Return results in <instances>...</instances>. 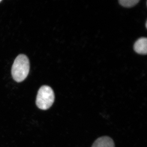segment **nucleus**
<instances>
[{
	"instance_id": "nucleus-3",
	"label": "nucleus",
	"mask_w": 147,
	"mask_h": 147,
	"mask_svg": "<svg viewBox=\"0 0 147 147\" xmlns=\"http://www.w3.org/2000/svg\"><path fill=\"white\" fill-rule=\"evenodd\" d=\"M134 51L140 55H146L147 53V38L142 37L137 40L134 45Z\"/></svg>"
},
{
	"instance_id": "nucleus-2",
	"label": "nucleus",
	"mask_w": 147,
	"mask_h": 147,
	"mask_svg": "<svg viewBox=\"0 0 147 147\" xmlns=\"http://www.w3.org/2000/svg\"><path fill=\"white\" fill-rule=\"evenodd\" d=\"M55 99V93L52 88L49 86H43L38 90L36 102L39 109L47 110L53 105Z\"/></svg>"
},
{
	"instance_id": "nucleus-1",
	"label": "nucleus",
	"mask_w": 147,
	"mask_h": 147,
	"mask_svg": "<svg viewBox=\"0 0 147 147\" xmlns=\"http://www.w3.org/2000/svg\"><path fill=\"white\" fill-rule=\"evenodd\" d=\"M30 68V61L27 56L23 54L18 55L11 68L13 79L17 82H23L28 75Z\"/></svg>"
},
{
	"instance_id": "nucleus-6",
	"label": "nucleus",
	"mask_w": 147,
	"mask_h": 147,
	"mask_svg": "<svg viewBox=\"0 0 147 147\" xmlns=\"http://www.w3.org/2000/svg\"><path fill=\"white\" fill-rule=\"evenodd\" d=\"M147 21H146V28H147Z\"/></svg>"
},
{
	"instance_id": "nucleus-7",
	"label": "nucleus",
	"mask_w": 147,
	"mask_h": 147,
	"mask_svg": "<svg viewBox=\"0 0 147 147\" xmlns=\"http://www.w3.org/2000/svg\"><path fill=\"white\" fill-rule=\"evenodd\" d=\"M2 1V0H0V2Z\"/></svg>"
},
{
	"instance_id": "nucleus-4",
	"label": "nucleus",
	"mask_w": 147,
	"mask_h": 147,
	"mask_svg": "<svg viewBox=\"0 0 147 147\" xmlns=\"http://www.w3.org/2000/svg\"><path fill=\"white\" fill-rule=\"evenodd\" d=\"M113 139L108 137H102L96 139L92 147H115Z\"/></svg>"
},
{
	"instance_id": "nucleus-5",
	"label": "nucleus",
	"mask_w": 147,
	"mask_h": 147,
	"mask_svg": "<svg viewBox=\"0 0 147 147\" xmlns=\"http://www.w3.org/2000/svg\"><path fill=\"white\" fill-rule=\"evenodd\" d=\"M139 2V0H120L119 2L124 7H131L134 6Z\"/></svg>"
}]
</instances>
